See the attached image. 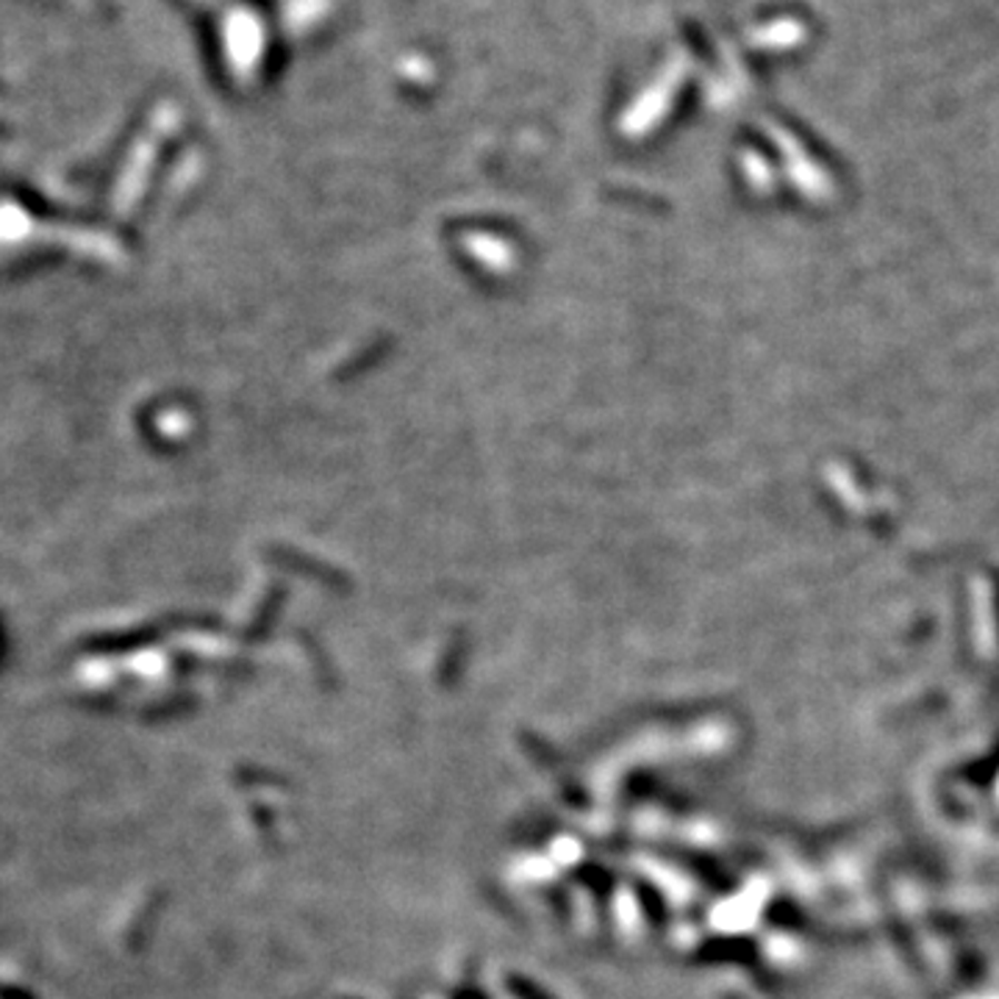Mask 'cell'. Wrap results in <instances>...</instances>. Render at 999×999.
Returning <instances> with one entry per match:
<instances>
[{
	"label": "cell",
	"instance_id": "1",
	"mask_svg": "<svg viewBox=\"0 0 999 999\" xmlns=\"http://www.w3.org/2000/svg\"><path fill=\"white\" fill-rule=\"evenodd\" d=\"M802 39H805V28L797 20H774L752 33V42L758 48H791V44L802 42Z\"/></svg>",
	"mask_w": 999,
	"mask_h": 999
}]
</instances>
